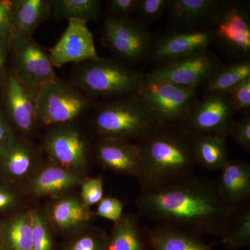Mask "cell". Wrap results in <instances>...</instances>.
Returning a JSON list of instances; mask_svg holds the SVG:
<instances>
[{
    "label": "cell",
    "mask_w": 250,
    "mask_h": 250,
    "mask_svg": "<svg viewBox=\"0 0 250 250\" xmlns=\"http://www.w3.org/2000/svg\"><path fill=\"white\" fill-rule=\"evenodd\" d=\"M84 175L50 163L41 166L25 183L26 191L35 197L56 199L80 186Z\"/></svg>",
    "instance_id": "cell-18"
},
{
    "label": "cell",
    "mask_w": 250,
    "mask_h": 250,
    "mask_svg": "<svg viewBox=\"0 0 250 250\" xmlns=\"http://www.w3.org/2000/svg\"><path fill=\"white\" fill-rule=\"evenodd\" d=\"M136 94L159 127H184L197 100L195 88L146 77Z\"/></svg>",
    "instance_id": "cell-5"
},
{
    "label": "cell",
    "mask_w": 250,
    "mask_h": 250,
    "mask_svg": "<svg viewBox=\"0 0 250 250\" xmlns=\"http://www.w3.org/2000/svg\"><path fill=\"white\" fill-rule=\"evenodd\" d=\"M52 16L57 21L80 20L88 22L98 21L101 11L100 0H51Z\"/></svg>",
    "instance_id": "cell-28"
},
{
    "label": "cell",
    "mask_w": 250,
    "mask_h": 250,
    "mask_svg": "<svg viewBox=\"0 0 250 250\" xmlns=\"http://www.w3.org/2000/svg\"><path fill=\"white\" fill-rule=\"evenodd\" d=\"M219 243L225 244L229 250H238L250 246V205L238 209L229 232L221 238Z\"/></svg>",
    "instance_id": "cell-30"
},
{
    "label": "cell",
    "mask_w": 250,
    "mask_h": 250,
    "mask_svg": "<svg viewBox=\"0 0 250 250\" xmlns=\"http://www.w3.org/2000/svg\"><path fill=\"white\" fill-rule=\"evenodd\" d=\"M103 42L117 60L131 66L149 58L153 41L147 26L134 18L107 15L103 26Z\"/></svg>",
    "instance_id": "cell-7"
},
{
    "label": "cell",
    "mask_w": 250,
    "mask_h": 250,
    "mask_svg": "<svg viewBox=\"0 0 250 250\" xmlns=\"http://www.w3.org/2000/svg\"><path fill=\"white\" fill-rule=\"evenodd\" d=\"M21 197L16 190L0 186V211L12 209L20 205Z\"/></svg>",
    "instance_id": "cell-39"
},
{
    "label": "cell",
    "mask_w": 250,
    "mask_h": 250,
    "mask_svg": "<svg viewBox=\"0 0 250 250\" xmlns=\"http://www.w3.org/2000/svg\"><path fill=\"white\" fill-rule=\"evenodd\" d=\"M168 3L169 0H139L134 19L147 27L162 17Z\"/></svg>",
    "instance_id": "cell-32"
},
{
    "label": "cell",
    "mask_w": 250,
    "mask_h": 250,
    "mask_svg": "<svg viewBox=\"0 0 250 250\" xmlns=\"http://www.w3.org/2000/svg\"><path fill=\"white\" fill-rule=\"evenodd\" d=\"M81 185L80 200L87 207L98 205L104 197V179L102 176L85 178Z\"/></svg>",
    "instance_id": "cell-33"
},
{
    "label": "cell",
    "mask_w": 250,
    "mask_h": 250,
    "mask_svg": "<svg viewBox=\"0 0 250 250\" xmlns=\"http://www.w3.org/2000/svg\"><path fill=\"white\" fill-rule=\"evenodd\" d=\"M45 215L52 228L70 234L90 226L95 217L80 198L65 195L56 198Z\"/></svg>",
    "instance_id": "cell-19"
},
{
    "label": "cell",
    "mask_w": 250,
    "mask_h": 250,
    "mask_svg": "<svg viewBox=\"0 0 250 250\" xmlns=\"http://www.w3.org/2000/svg\"><path fill=\"white\" fill-rule=\"evenodd\" d=\"M193 134L184 127L157 126L136 143L141 156L137 180L142 188L157 187L193 173L197 166Z\"/></svg>",
    "instance_id": "cell-2"
},
{
    "label": "cell",
    "mask_w": 250,
    "mask_h": 250,
    "mask_svg": "<svg viewBox=\"0 0 250 250\" xmlns=\"http://www.w3.org/2000/svg\"><path fill=\"white\" fill-rule=\"evenodd\" d=\"M108 238L105 230L88 226L72 233L62 250H106Z\"/></svg>",
    "instance_id": "cell-29"
},
{
    "label": "cell",
    "mask_w": 250,
    "mask_h": 250,
    "mask_svg": "<svg viewBox=\"0 0 250 250\" xmlns=\"http://www.w3.org/2000/svg\"><path fill=\"white\" fill-rule=\"evenodd\" d=\"M11 12L12 1H0V39L11 38Z\"/></svg>",
    "instance_id": "cell-38"
},
{
    "label": "cell",
    "mask_w": 250,
    "mask_h": 250,
    "mask_svg": "<svg viewBox=\"0 0 250 250\" xmlns=\"http://www.w3.org/2000/svg\"><path fill=\"white\" fill-rule=\"evenodd\" d=\"M235 114L228 95L205 93L195 102L184 128L193 135L229 136Z\"/></svg>",
    "instance_id": "cell-13"
},
{
    "label": "cell",
    "mask_w": 250,
    "mask_h": 250,
    "mask_svg": "<svg viewBox=\"0 0 250 250\" xmlns=\"http://www.w3.org/2000/svg\"><path fill=\"white\" fill-rule=\"evenodd\" d=\"M217 181L224 201L230 207L241 208L250 205V164L240 159H229L220 170Z\"/></svg>",
    "instance_id": "cell-21"
},
{
    "label": "cell",
    "mask_w": 250,
    "mask_h": 250,
    "mask_svg": "<svg viewBox=\"0 0 250 250\" xmlns=\"http://www.w3.org/2000/svg\"><path fill=\"white\" fill-rule=\"evenodd\" d=\"M29 210L33 229L31 250H54L52 227L45 213L35 208Z\"/></svg>",
    "instance_id": "cell-31"
},
{
    "label": "cell",
    "mask_w": 250,
    "mask_h": 250,
    "mask_svg": "<svg viewBox=\"0 0 250 250\" xmlns=\"http://www.w3.org/2000/svg\"><path fill=\"white\" fill-rule=\"evenodd\" d=\"M43 149L52 164L84 175L89 163V142L74 121L49 126Z\"/></svg>",
    "instance_id": "cell-9"
},
{
    "label": "cell",
    "mask_w": 250,
    "mask_h": 250,
    "mask_svg": "<svg viewBox=\"0 0 250 250\" xmlns=\"http://www.w3.org/2000/svg\"><path fill=\"white\" fill-rule=\"evenodd\" d=\"M215 41L214 31L211 28L174 31L153 42L149 57L159 65L170 63L208 49Z\"/></svg>",
    "instance_id": "cell-14"
},
{
    "label": "cell",
    "mask_w": 250,
    "mask_h": 250,
    "mask_svg": "<svg viewBox=\"0 0 250 250\" xmlns=\"http://www.w3.org/2000/svg\"><path fill=\"white\" fill-rule=\"evenodd\" d=\"M221 65L220 59L207 49L180 60L159 65L146 75V78L197 89L205 86Z\"/></svg>",
    "instance_id": "cell-12"
},
{
    "label": "cell",
    "mask_w": 250,
    "mask_h": 250,
    "mask_svg": "<svg viewBox=\"0 0 250 250\" xmlns=\"http://www.w3.org/2000/svg\"><path fill=\"white\" fill-rule=\"evenodd\" d=\"M95 216L101 217L116 223L124 214V203L114 197H104L98 204Z\"/></svg>",
    "instance_id": "cell-35"
},
{
    "label": "cell",
    "mask_w": 250,
    "mask_h": 250,
    "mask_svg": "<svg viewBox=\"0 0 250 250\" xmlns=\"http://www.w3.org/2000/svg\"><path fill=\"white\" fill-rule=\"evenodd\" d=\"M41 87L23 84L9 72L3 86L5 116L14 131L28 138L39 126L37 119L38 98Z\"/></svg>",
    "instance_id": "cell-11"
},
{
    "label": "cell",
    "mask_w": 250,
    "mask_h": 250,
    "mask_svg": "<svg viewBox=\"0 0 250 250\" xmlns=\"http://www.w3.org/2000/svg\"><path fill=\"white\" fill-rule=\"evenodd\" d=\"M249 77L250 59L222 64L206 83L205 93L228 95L236 85Z\"/></svg>",
    "instance_id": "cell-26"
},
{
    "label": "cell",
    "mask_w": 250,
    "mask_h": 250,
    "mask_svg": "<svg viewBox=\"0 0 250 250\" xmlns=\"http://www.w3.org/2000/svg\"><path fill=\"white\" fill-rule=\"evenodd\" d=\"M93 100L70 82L57 78L41 87L37 103L39 126L70 123L90 111Z\"/></svg>",
    "instance_id": "cell-6"
},
{
    "label": "cell",
    "mask_w": 250,
    "mask_h": 250,
    "mask_svg": "<svg viewBox=\"0 0 250 250\" xmlns=\"http://www.w3.org/2000/svg\"><path fill=\"white\" fill-rule=\"evenodd\" d=\"M91 125L98 139L136 141L157 127L136 93L92 106Z\"/></svg>",
    "instance_id": "cell-4"
},
{
    "label": "cell",
    "mask_w": 250,
    "mask_h": 250,
    "mask_svg": "<svg viewBox=\"0 0 250 250\" xmlns=\"http://www.w3.org/2000/svg\"><path fill=\"white\" fill-rule=\"evenodd\" d=\"M97 164L104 170L137 178L141 156L136 143L121 140L98 139L93 148Z\"/></svg>",
    "instance_id": "cell-17"
},
{
    "label": "cell",
    "mask_w": 250,
    "mask_h": 250,
    "mask_svg": "<svg viewBox=\"0 0 250 250\" xmlns=\"http://www.w3.org/2000/svg\"><path fill=\"white\" fill-rule=\"evenodd\" d=\"M227 95L235 113H241L243 116L250 115V77L238 83Z\"/></svg>",
    "instance_id": "cell-34"
},
{
    "label": "cell",
    "mask_w": 250,
    "mask_h": 250,
    "mask_svg": "<svg viewBox=\"0 0 250 250\" xmlns=\"http://www.w3.org/2000/svg\"><path fill=\"white\" fill-rule=\"evenodd\" d=\"M15 134L16 133L5 116L3 108L0 106V146Z\"/></svg>",
    "instance_id": "cell-41"
},
{
    "label": "cell",
    "mask_w": 250,
    "mask_h": 250,
    "mask_svg": "<svg viewBox=\"0 0 250 250\" xmlns=\"http://www.w3.org/2000/svg\"><path fill=\"white\" fill-rule=\"evenodd\" d=\"M10 39H0V92L4 86L6 72L5 65L9 52Z\"/></svg>",
    "instance_id": "cell-40"
},
{
    "label": "cell",
    "mask_w": 250,
    "mask_h": 250,
    "mask_svg": "<svg viewBox=\"0 0 250 250\" xmlns=\"http://www.w3.org/2000/svg\"><path fill=\"white\" fill-rule=\"evenodd\" d=\"M234 142L247 152L250 151V116H243L239 119L233 120L229 136Z\"/></svg>",
    "instance_id": "cell-36"
},
{
    "label": "cell",
    "mask_w": 250,
    "mask_h": 250,
    "mask_svg": "<svg viewBox=\"0 0 250 250\" xmlns=\"http://www.w3.org/2000/svg\"><path fill=\"white\" fill-rule=\"evenodd\" d=\"M6 250L32 249V222L30 210H24L9 219L1 228Z\"/></svg>",
    "instance_id": "cell-27"
},
{
    "label": "cell",
    "mask_w": 250,
    "mask_h": 250,
    "mask_svg": "<svg viewBox=\"0 0 250 250\" xmlns=\"http://www.w3.org/2000/svg\"><path fill=\"white\" fill-rule=\"evenodd\" d=\"M135 204L139 214L155 225L221 238L229 232L239 209L224 201L216 180L194 173L141 188Z\"/></svg>",
    "instance_id": "cell-1"
},
{
    "label": "cell",
    "mask_w": 250,
    "mask_h": 250,
    "mask_svg": "<svg viewBox=\"0 0 250 250\" xmlns=\"http://www.w3.org/2000/svg\"><path fill=\"white\" fill-rule=\"evenodd\" d=\"M0 250H6L4 246V240H3L1 229H0Z\"/></svg>",
    "instance_id": "cell-42"
},
{
    "label": "cell",
    "mask_w": 250,
    "mask_h": 250,
    "mask_svg": "<svg viewBox=\"0 0 250 250\" xmlns=\"http://www.w3.org/2000/svg\"><path fill=\"white\" fill-rule=\"evenodd\" d=\"M41 154L27 137L15 134L0 146V167L10 179L26 183L40 167Z\"/></svg>",
    "instance_id": "cell-16"
},
{
    "label": "cell",
    "mask_w": 250,
    "mask_h": 250,
    "mask_svg": "<svg viewBox=\"0 0 250 250\" xmlns=\"http://www.w3.org/2000/svg\"><path fill=\"white\" fill-rule=\"evenodd\" d=\"M9 54L11 73L23 84L42 86L57 79L48 54L33 36H11Z\"/></svg>",
    "instance_id": "cell-10"
},
{
    "label": "cell",
    "mask_w": 250,
    "mask_h": 250,
    "mask_svg": "<svg viewBox=\"0 0 250 250\" xmlns=\"http://www.w3.org/2000/svg\"><path fill=\"white\" fill-rule=\"evenodd\" d=\"M215 43L237 60L250 59V14L247 3L221 1L212 19Z\"/></svg>",
    "instance_id": "cell-8"
},
{
    "label": "cell",
    "mask_w": 250,
    "mask_h": 250,
    "mask_svg": "<svg viewBox=\"0 0 250 250\" xmlns=\"http://www.w3.org/2000/svg\"><path fill=\"white\" fill-rule=\"evenodd\" d=\"M221 0H170L169 19L174 31L210 28Z\"/></svg>",
    "instance_id": "cell-20"
},
{
    "label": "cell",
    "mask_w": 250,
    "mask_h": 250,
    "mask_svg": "<svg viewBox=\"0 0 250 250\" xmlns=\"http://www.w3.org/2000/svg\"><path fill=\"white\" fill-rule=\"evenodd\" d=\"M146 77L143 72L116 59L99 57L75 64L70 82L93 100L136 93Z\"/></svg>",
    "instance_id": "cell-3"
},
{
    "label": "cell",
    "mask_w": 250,
    "mask_h": 250,
    "mask_svg": "<svg viewBox=\"0 0 250 250\" xmlns=\"http://www.w3.org/2000/svg\"><path fill=\"white\" fill-rule=\"evenodd\" d=\"M193 136V152L197 165L208 170L220 171L229 160L228 136L215 134Z\"/></svg>",
    "instance_id": "cell-25"
},
{
    "label": "cell",
    "mask_w": 250,
    "mask_h": 250,
    "mask_svg": "<svg viewBox=\"0 0 250 250\" xmlns=\"http://www.w3.org/2000/svg\"><path fill=\"white\" fill-rule=\"evenodd\" d=\"M146 241L152 250H212L202 236L185 230L163 225L145 228Z\"/></svg>",
    "instance_id": "cell-22"
},
{
    "label": "cell",
    "mask_w": 250,
    "mask_h": 250,
    "mask_svg": "<svg viewBox=\"0 0 250 250\" xmlns=\"http://www.w3.org/2000/svg\"><path fill=\"white\" fill-rule=\"evenodd\" d=\"M106 250H150L139 215L124 213L108 235Z\"/></svg>",
    "instance_id": "cell-24"
},
{
    "label": "cell",
    "mask_w": 250,
    "mask_h": 250,
    "mask_svg": "<svg viewBox=\"0 0 250 250\" xmlns=\"http://www.w3.org/2000/svg\"><path fill=\"white\" fill-rule=\"evenodd\" d=\"M139 0H109L108 16L116 18H130L134 15Z\"/></svg>",
    "instance_id": "cell-37"
},
{
    "label": "cell",
    "mask_w": 250,
    "mask_h": 250,
    "mask_svg": "<svg viewBox=\"0 0 250 250\" xmlns=\"http://www.w3.org/2000/svg\"><path fill=\"white\" fill-rule=\"evenodd\" d=\"M51 0H14L11 36H33L42 23L52 17Z\"/></svg>",
    "instance_id": "cell-23"
},
{
    "label": "cell",
    "mask_w": 250,
    "mask_h": 250,
    "mask_svg": "<svg viewBox=\"0 0 250 250\" xmlns=\"http://www.w3.org/2000/svg\"><path fill=\"white\" fill-rule=\"evenodd\" d=\"M86 22L70 20L58 42L49 49V57L54 67L98 59L93 34Z\"/></svg>",
    "instance_id": "cell-15"
}]
</instances>
